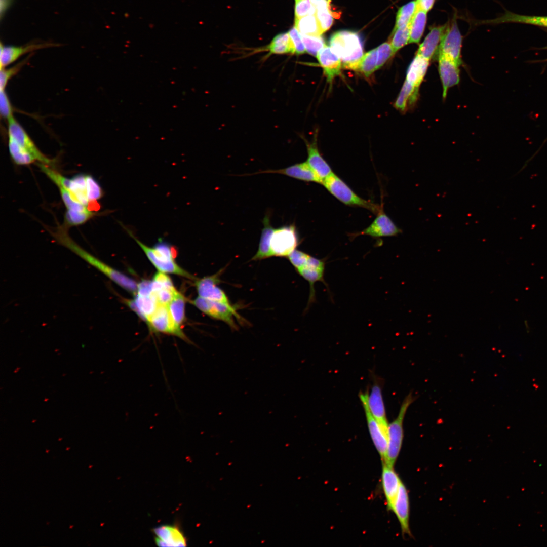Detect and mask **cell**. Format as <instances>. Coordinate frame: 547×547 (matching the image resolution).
Listing matches in <instances>:
<instances>
[{"label":"cell","instance_id":"cell-1","mask_svg":"<svg viewBox=\"0 0 547 547\" xmlns=\"http://www.w3.org/2000/svg\"><path fill=\"white\" fill-rule=\"evenodd\" d=\"M68 228L62 225L58 226L54 231H52L51 234L58 243L69 249L122 288L136 295L138 284L134 280L104 263L80 247L69 237Z\"/></svg>","mask_w":547,"mask_h":547},{"label":"cell","instance_id":"cell-2","mask_svg":"<svg viewBox=\"0 0 547 547\" xmlns=\"http://www.w3.org/2000/svg\"><path fill=\"white\" fill-rule=\"evenodd\" d=\"M329 44L341 59L343 67L358 70L364 55L363 41L358 33L349 30L336 32L331 36Z\"/></svg>","mask_w":547,"mask_h":547},{"label":"cell","instance_id":"cell-3","mask_svg":"<svg viewBox=\"0 0 547 547\" xmlns=\"http://www.w3.org/2000/svg\"><path fill=\"white\" fill-rule=\"evenodd\" d=\"M414 399L409 394L403 400L399 414L395 419L389 423L388 428L387 449L384 462L393 467L399 454L403 439V421L407 411Z\"/></svg>","mask_w":547,"mask_h":547},{"label":"cell","instance_id":"cell-4","mask_svg":"<svg viewBox=\"0 0 547 547\" xmlns=\"http://www.w3.org/2000/svg\"><path fill=\"white\" fill-rule=\"evenodd\" d=\"M322 184L331 194L346 205L363 207L374 213H377L381 207L360 197L333 172L325 178Z\"/></svg>","mask_w":547,"mask_h":547},{"label":"cell","instance_id":"cell-5","mask_svg":"<svg viewBox=\"0 0 547 547\" xmlns=\"http://www.w3.org/2000/svg\"><path fill=\"white\" fill-rule=\"evenodd\" d=\"M191 302L209 317L225 323L232 330L238 329L235 319L242 324L247 323V321L238 314L237 311V307L235 305H227L206 299L199 296Z\"/></svg>","mask_w":547,"mask_h":547},{"label":"cell","instance_id":"cell-6","mask_svg":"<svg viewBox=\"0 0 547 547\" xmlns=\"http://www.w3.org/2000/svg\"><path fill=\"white\" fill-rule=\"evenodd\" d=\"M299 244V237L294 224L275 228L270 240V257H287L296 249Z\"/></svg>","mask_w":547,"mask_h":547},{"label":"cell","instance_id":"cell-7","mask_svg":"<svg viewBox=\"0 0 547 547\" xmlns=\"http://www.w3.org/2000/svg\"><path fill=\"white\" fill-rule=\"evenodd\" d=\"M368 391H361L359 398L364 408L367 426L373 443L379 453L382 463L384 462L388 444V430L383 428L371 414L368 406Z\"/></svg>","mask_w":547,"mask_h":547},{"label":"cell","instance_id":"cell-8","mask_svg":"<svg viewBox=\"0 0 547 547\" xmlns=\"http://www.w3.org/2000/svg\"><path fill=\"white\" fill-rule=\"evenodd\" d=\"M462 36L454 19L446 29L441 41L437 55H443L460 65L461 63Z\"/></svg>","mask_w":547,"mask_h":547},{"label":"cell","instance_id":"cell-9","mask_svg":"<svg viewBox=\"0 0 547 547\" xmlns=\"http://www.w3.org/2000/svg\"><path fill=\"white\" fill-rule=\"evenodd\" d=\"M325 265V259H319L310 255L306 263L303 266L296 270L297 272L309 284V295L305 310H307L311 305L316 302V292L314 288L316 282H322L329 289L328 286L324 280Z\"/></svg>","mask_w":547,"mask_h":547},{"label":"cell","instance_id":"cell-10","mask_svg":"<svg viewBox=\"0 0 547 547\" xmlns=\"http://www.w3.org/2000/svg\"><path fill=\"white\" fill-rule=\"evenodd\" d=\"M8 137L13 138L20 146L29 151L40 163L52 166L53 160L48 158L37 148L28 134L14 116L8 120Z\"/></svg>","mask_w":547,"mask_h":547},{"label":"cell","instance_id":"cell-11","mask_svg":"<svg viewBox=\"0 0 547 547\" xmlns=\"http://www.w3.org/2000/svg\"><path fill=\"white\" fill-rule=\"evenodd\" d=\"M225 268L215 274L196 279L195 286L199 296L210 300L232 305L224 291L218 285L221 282L220 276Z\"/></svg>","mask_w":547,"mask_h":547},{"label":"cell","instance_id":"cell-12","mask_svg":"<svg viewBox=\"0 0 547 547\" xmlns=\"http://www.w3.org/2000/svg\"><path fill=\"white\" fill-rule=\"evenodd\" d=\"M60 44L49 42L33 41L22 46H4L1 43V68H5L14 63L20 57L35 51L45 48L55 47Z\"/></svg>","mask_w":547,"mask_h":547},{"label":"cell","instance_id":"cell-13","mask_svg":"<svg viewBox=\"0 0 547 547\" xmlns=\"http://www.w3.org/2000/svg\"><path fill=\"white\" fill-rule=\"evenodd\" d=\"M147 325L153 332L173 335L187 342L190 341L183 332H180L176 328L168 306L159 304L155 312L149 318Z\"/></svg>","mask_w":547,"mask_h":547},{"label":"cell","instance_id":"cell-14","mask_svg":"<svg viewBox=\"0 0 547 547\" xmlns=\"http://www.w3.org/2000/svg\"><path fill=\"white\" fill-rule=\"evenodd\" d=\"M402 232L400 229L384 213L382 206L377 213L372 223L361 232L353 234V236L367 235L372 238L396 236Z\"/></svg>","mask_w":547,"mask_h":547},{"label":"cell","instance_id":"cell-15","mask_svg":"<svg viewBox=\"0 0 547 547\" xmlns=\"http://www.w3.org/2000/svg\"><path fill=\"white\" fill-rule=\"evenodd\" d=\"M127 231L143 250L149 261L159 271L176 274L190 279H196L194 277L178 266L174 260H167L155 255L152 248L145 245L136 239L130 230H127Z\"/></svg>","mask_w":547,"mask_h":547},{"label":"cell","instance_id":"cell-16","mask_svg":"<svg viewBox=\"0 0 547 547\" xmlns=\"http://www.w3.org/2000/svg\"><path fill=\"white\" fill-rule=\"evenodd\" d=\"M367 403L374 418L383 428L388 430L389 423L386 418L382 388L380 381L377 379L374 381L370 393L368 392Z\"/></svg>","mask_w":547,"mask_h":547},{"label":"cell","instance_id":"cell-17","mask_svg":"<svg viewBox=\"0 0 547 547\" xmlns=\"http://www.w3.org/2000/svg\"><path fill=\"white\" fill-rule=\"evenodd\" d=\"M438 71L443 87V98H445L448 89L459 82V65L442 55H438Z\"/></svg>","mask_w":547,"mask_h":547},{"label":"cell","instance_id":"cell-18","mask_svg":"<svg viewBox=\"0 0 547 547\" xmlns=\"http://www.w3.org/2000/svg\"><path fill=\"white\" fill-rule=\"evenodd\" d=\"M261 173H277L307 182H314L321 184L323 182V180L313 170L307 161L295 164L283 169L268 170L256 172L255 174Z\"/></svg>","mask_w":547,"mask_h":547},{"label":"cell","instance_id":"cell-19","mask_svg":"<svg viewBox=\"0 0 547 547\" xmlns=\"http://www.w3.org/2000/svg\"><path fill=\"white\" fill-rule=\"evenodd\" d=\"M317 58L322 67L328 83L340 74L342 63L340 58L331 47L325 46L318 53Z\"/></svg>","mask_w":547,"mask_h":547},{"label":"cell","instance_id":"cell-20","mask_svg":"<svg viewBox=\"0 0 547 547\" xmlns=\"http://www.w3.org/2000/svg\"><path fill=\"white\" fill-rule=\"evenodd\" d=\"M381 482L388 510L393 511L402 481L393 467L382 463Z\"/></svg>","mask_w":547,"mask_h":547},{"label":"cell","instance_id":"cell-21","mask_svg":"<svg viewBox=\"0 0 547 547\" xmlns=\"http://www.w3.org/2000/svg\"><path fill=\"white\" fill-rule=\"evenodd\" d=\"M447 27V25L445 24L431 28L419 45L416 54L429 60L436 54H437L441 41Z\"/></svg>","mask_w":547,"mask_h":547},{"label":"cell","instance_id":"cell-22","mask_svg":"<svg viewBox=\"0 0 547 547\" xmlns=\"http://www.w3.org/2000/svg\"><path fill=\"white\" fill-rule=\"evenodd\" d=\"M393 512L396 515L403 534L410 535L409 529V501L406 487L401 482Z\"/></svg>","mask_w":547,"mask_h":547},{"label":"cell","instance_id":"cell-23","mask_svg":"<svg viewBox=\"0 0 547 547\" xmlns=\"http://www.w3.org/2000/svg\"><path fill=\"white\" fill-rule=\"evenodd\" d=\"M159 546H185L186 542L181 532L176 527L162 525L153 530Z\"/></svg>","mask_w":547,"mask_h":547},{"label":"cell","instance_id":"cell-24","mask_svg":"<svg viewBox=\"0 0 547 547\" xmlns=\"http://www.w3.org/2000/svg\"><path fill=\"white\" fill-rule=\"evenodd\" d=\"M307 150V162L319 176L323 180L331 174L333 172L329 164L322 158L318 148L317 144V137H315L312 142H308L305 140Z\"/></svg>","mask_w":547,"mask_h":547},{"label":"cell","instance_id":"cell-25","mask_svg":"<svg viewBox=\"0 0 547 547\" xmlns=\"http://www.w3.org/2000/svg\"><path fill=\"white\" fill-rule=\"evenodd\" d=\"M519 23L547 27V16H528L506 12L495 19L484 21L482 23L500 24L504 23Z\"/></svg>","mask_w":547,"mask_h":547},{"label":"cell","instance_id":"cell-26","mask_svg":"<svg viewBox=\"0 0 547 547\" xmlns=\"http://www.w3.org/2000/svg\"><path fill=\"white\" fill-rule=\"evenodd\" d=\"M429 64V60L416 54L408 68L406 80L414 86L419 87Z\"/></svg>","mask_w":547,"mask_h":547},{"label":"cell","instance_id":"cell-27","mask_svg":"<svg viewBox=\"0 0 547 547\" xmlns=\"http://www.w3.org/2000/svg\"><path fill=\"white\" fill-rule=\"evenodd\" d=\"M263 224L258 248L252 258V260H259L270 257V240L275 228L271 225L269 214L264 217Z\"/></svg>","mask_w":547,"mask_h":547},{"label":"cell","instance_id":"cell-28","mask_svg":"<svg viewBox=\"0 0 547 547\" xmlns=\"http://www.w3.org/2000/svg\"><path fill=\"white\" fill-rule=\"evenodd\" d=\"M418 90L419 87L405 80L394 103L395 107L401 111H405L410 105H413L416 101Z\"/></svg>","mask_w":547,"mask_h":547},{"label":"cell","instance_id":"cell-29","mask_svg":"<svg viewBox=\"0 0 547 547\" xmlns=\"http://www.w3.org/2000/svg\"><path fill=\"white\" fill-rule=\"evenodd\" d=\"M185 298L178 291H176L174 296L168 305L169 311L176 328L183 332L181 326L185 319Z\"/></svg>","mask_w":547,"mask_h":547},{"label":"cell","instance_id":"cell-30","mask_svg":"<svg viewBox=\"0 0 547 547\" xmlns=\"http://www.w3.org/2000/svg\"><path fill=\"white\" fill-rule=\"evenodd\" d=\"M427 12L417 7L409 24V43H418L424 33Z\"/></svg>","mask_w":547,"mask_h":547},{"label":"cell","instance_id":"cell-31","mask_svg":"<svg viewBox=\"0 0 547 547\" xmlns=\"http://www.w3.org/2000/svg\"><path fill=\"white\" fill-rule=\"evenodd\" d=\"M8 148L12 160L17 165H29L36 161L34 155L29 151L10 137H8Z\"/></svg>","mask_w":547,"mask_h":547},{"label":"cell","instance_id":"cell-32","mask_svg":"<svg viewBox=\"0 0 547 547\" xmlns=\"http://www.w3.org/2000/svg\"><path fill=\"white\" fill-rule=\"evenodd\" d=\"M295 27L304 35H321L323 33L316 14L295 18Z\"/></svg>","mask_w":547,"mask_h":547},{"label":"cell","instance_id":"cell-33","mask_svg":"<svg viewBox=\"0 0 547 547\" xmlns=\"http://www.w3.org/2000/svg\"><path fill=\"white\" fill-rule=\"evenodd\" d=\"M265 49L269 51L270 54H295L288 32L277 34Z\"/></svg>","mask_w":547,"mask_h":547},{"label":"cell","instance_id":"cell-34","mask_svg":"<svg viewBox=\"0 0 547 547\" xmlns=\"http://www.w3.org/2000/svg\"><path fill=\"white\" fill-rule=\"evenodd\" d=\"M134 300L140 312V318L147 324L159 305L156 298L152 294L144 296L137 294Z\"/></svg>","mask_w":547,"mask_h":547},{"label":"cell","instance_id":"cell-35","mask_svg":"<svg viewBox=\"0 0 547 547\" xmlns=\"http://www.w3.org/2000/svg\"><path fill=\"white\" fill-rule=\"evenodd\" d=\"M416 0H412L401 7L398 10L395 26L394 29L405 27L409 25L417 9Z\"/></svg>","mask_w":547,"mask_h":547},{"label":"cell","instance_id":"cell-36","mask_svg":"<svg viewBox=\"0 0 547 547\" xmlns=\"http://www.w3.org/2000/svg\"><path fill=\"white\" fill-rule=\"evenodd\" d=\"M377 55L376 48L367 52L362 57L357 70L366 77L370 76L377 70Z\"/></svg>","mask_w":547,"mask_h":547},{"label":"cell","instance_id":"cell-37","mask_svg":"<svg viewBox=\"0 0 547 547\" xmlns=\"http://www.w3.org/2000/svg\"><path fill=\"white\" fill-rule=\"evenodd\" d=\"M316 15L322 33L327 31L333 24V17L338 18L340 16L337 13L332 11L331 4L328 7L316 8Z\"/></svg>","mask_w":547,"mask_h":547},{"label":"cell","instance_id":"cell-38","mask_svg":"<svg viewBox=\"0 0 547 547\" xmlns=\"http://www.w3.org/2000/svg\"><path fill=\"white\" fill-rule=\"evenodd\" d=\"M390 44L395 53L409 43V25L405 27L394 29Z\"/></svg>","mask_w":547,"mask_h":547},{"label":"cell","instance_id":"cell-39","mask_svg":"<svg viewBox=\"0 0 547 547\" xmlns=\"http://www.w3.org/2000/svg\"><path fill=\"white\" fill-rule=\"evenodd\" d=\"M306 52L317 57L319 51L326 45L321 35H307L300 33Z\"/></svg>","mask_w":547,"mask_h":547},{"label":"cell","instance_id":"cell-40","mask_svg":"<svg viewBox=\"0 0 547 547\" xmlns=\"http://www.w3.org/2000/svg\"><path fill=\"white\" fill-rule=\"evenodd\" d=\"M95 213L92 211L75 212L67 210L65 215L64 224L68 227L85 223L92 218Z\"/></svg>","mask_w":547,"mask_h":547},{"label":"cell","instance_id":"cell-41","mask_svg":"<svg viewBox=\"0 0 547 547\" xmlns=\"http://www.w3.org/2000/svg\"><path fill=\"white\" fill-rule=\"evenodd\" d=\"M30 56L26 58L16 65L6 68H0V89H5L9 80L17 74L29 59Z\"/></svg>","mask_w":547,"mask_h":547},{"label":"cell","instance_id":"cell-42","mask_svg":"<svg viewBox=\"0 0 547 547\" xmlns=\"http://www.w3.org/2000/svg\"><path fill=\"white\" fill-rule=\"evenodd\" d=\"M377 55V70L381 67L391 58L395 52L390 43L385 42L376 48Z\"/></svg>","mask_w":547,"mask_h":547},{"label":"cell","instance_id":"cell-43","mask_svg":"<svg viewBox=\"0 0 547 547\" xmlns=\"http://www.w3.org/2000/svg\"><path fill=\"white\" fill-rule=\"evenodd\" d=\"M316 8L309 0H295V16L299 18L308 15L315 14Z\"/></svg>","mask_w":547,"mask_h":547},{"label":"cell","instance_id":"cell-44","mask_svg":"<svg viewBox=\"0 0 547 547\" xmlns=\"http://www.w3.org/2000/svg\"><path fill=\"white\" fill-rule=\"evenodd\" d=\"M0 112L7 120L13 116V109L5 89H0Z\"/></svg>","mask_w":547,"mask_h":547},{"label":"cell","instance_id":"cell-45","mask_svg":"<svg viewBox=\"0 0 547 547\" xmlns=\"http://www.w3.org/2000/svg\"><path fill=\"white\" fill-rule=\"evenodd\" d=\"M310 256V255L304 252L295 249L287 258L296 270L303 266Z\"/></svg>","mask_w":547,"mask_h":547},{"label":"cell","instance_id":"cell-46","mask_svg":"<svg viewBox=\"0 0 547 547\" xmlns=\"http://www.w3.org/2000/svg\"><path fill=\"white\" fill-rule=\"evenodd\" d=\"M176 291L175 288H164L157 292H151V294L156 298L159 304L168 306Z\"/></svg>","mask_w":547,"mask_h":547},{"label":"cell","instance_id":"cell-47","mask_svg":"<svg viewBox=\"0 0 547 547\" xmlns=\"http://www.w3.org/2000/svg\"><path fill=\"white\" fill-rule=\"evenodd\" d=\"M298 29L294 26L288 32L295 54H302L306 52L305 46L302 40L300 33Z\"/></svg>","mask_w":547,"mask_h":547},{"label":"cell","instance_id":"cell-48","mask_svg":"<svg viewBox=\"0 0 547 547\" xmlns=\"http://www.w3.org/2000/svg\"><path fill=\"white\" fill-rule=\"evenodd\" d=\"M153 281L161 284L164 288L174 289L173 283L169 276L164 272L158 271L153 277Z\"/></svg>","mask_w":547,"mask_h":547},{"label":"cell","instance_id":"cell-49","mask_svg":"<svg viewBox=\"0 0 547 547\" xmlns=\"http://www.w3.org/2000/svg\"><path fill=\"white\" fill-rule=\"evenodd\" d=\"M152 292L151 281L143 280L137 285L138 294L144 296L150 295Z\"/></svg>","mask_w":547,"mask_h":547},{"label":"cell","instance_id":"cell-50","mask_svg":"<svg viewBox=\"0 0 547 547\" xmlns=\"http://www.w3.org/2000/svg\"><path fill=\"white\" fill-rule=\"evenodd\" d=\"M417 7L428 13L433 7L435 0H416Z\"/></svg>","mask_w":547,"mask_h":547},{"label":"cell","instance_id":"cell-51","mask_svg":"<svg viewBox=\"0 0 547 547\" xmlns=\"http://www.w3.org/2000/svg\"><path fill=\"white\" fill-rule=\"evenodd\" d=\"M14 0H0L1 17L5 15L6 12L11 6Z\"/></svg>","mask_w":547,"mask_h":547},{"label":"cell","instance_id":"cell-52","mask_svg":"<svg viewBox=\"0 0 547 547\" xmlns=\"http://www.w3.org/2000/svg\"><path fill=\"white\" fill-rule=\"evenodd\" d=\"M72 527H73V526H70V528H72Z\"/></svg>","mask_w":547,"mask_h":547},{"label":"cell","instance_id":"cell-53","mask_svg":"<svg viewBox=\"0 0 547 547\" xmlns=\"http://www.w3.org/2000/svg\"><path fill=\"white\" fill-rule=\"evenodd\" d=\"M92 467V466H91V465H90V467Z\"/></svg>","mask_w":547,"mask_h":547}]
</instances>
